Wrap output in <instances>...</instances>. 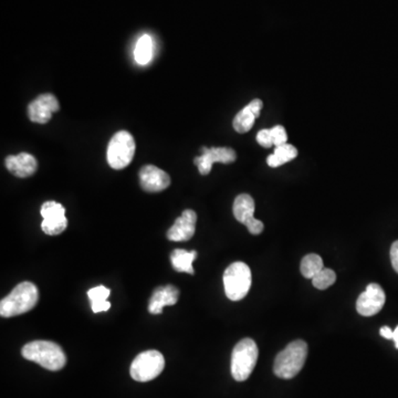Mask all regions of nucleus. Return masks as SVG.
I'll list each match as a JSON object with an SVG mask.
<instances>
[{
	"instance_id": "f257e3e1",
	"label": "nucleus",
	"mask_w": 398,
	"mask_h": 398,
	"mask_svg": "<svg viewBox=\"0 0 398 398\" xmlns=\"http://www.w3.org/2000/svg\"><path fill=\"white\" fill-rule=\"evenodd\" d=\"M23 358L49 370H60L66 364V356L60 345L52 341H33L23 347Z\"/></svg>"
},
{
	"instance_id": "f03ea898",
	"label": "nucleus",
	"mask_w": 398,
	"mask_h": 398,
	"mask_svg": "<svg viewBox=\"0 0 398 398\" xmlns=\"http://www.w3.org/2000/svg\"><path fill=\"white\" fill-rule=\"evenodd\" d=\"M39 291L31 282H21L0 302V315L17 317L32 310L38 303Z\"/></svg>"
},
{
	"instance_id": "7ed1b4c3",
	"label": "nucleus",
	"mask_w": 398,
	"mask_h": 398,
	"mask_svg": "<svg viewBox=\"0 0 398 398\" xmlns=\"http://www.w3.org/2000/svg\"><path fill=\"white\" fill-rule=\"evenodd\" d=\"M308 356V345L302 339H296L287 345L284 351L277 355L273 372L278 378L290 380L298 375L304 366Z\"/></svg>"
},
{
	"instance_id": "20e7f679",
	"label": "nucleus",
	"mask_w": 398,
	"mask_h": 398,
	"mask_svg": "<svg viewBox=\"0 0 398 398\" xmlns=\"http://www.w3.org/2000/svg\"><path fill=\"white\" fill-rule=\"evenodd\" d=\"M258 346L253 339H243L236 344L231 354V375L237 382L248 380L258 361Z\"/></svg>"
},
{
	"instance_id": "39448f33",
	"label": "nucleus",
	"mask_w": 398,
	"mask_h": 398,
	"mask_svg": "<svg viewBox=\"0 0 398 398\" xmlns=\"http://www.w3.org/2000/svg\"><path fill=\"white\" fill-rule=\"evenodd\" d=\"M135 154V140L128 131L115 133L107 145V163L113 169H126Z\"/></svg>"
},
{
	"instance_id": "423d86ee",
	"label": "nucleus",
	"mask_w": 398,
	"mask_h": 398,
	"mask_svg": "<svg viewBox=\"0 0 398 398\" xmlns=\"http://www.w3.org/2000/svg\"><path fill=\"white\" fill-rule=\"evenodd\" d=\"M226 296L231 301H239L247 296L251 287V268L245 263H234L224 273Z\"/></svg>"
},
{
	"instance_id": "0eeeda50",
	"label": "nucleus",
	"mask_w": 398,
	"mask_h": 398,
	"mask_svg": "<svg viewBox=\"0 0 398 398\" xmlns=\"http://www.w3.org/2000/svg\"><path fill=\"white\" fill-rule=\"evenodd\" d=\"M165 358L159 351L150 350L140 353L131 365V376L136 382H150L163 372Z\"/></svg>"
},
{
	"instance_id": "6e6552de",
	"label": "nucleus",
	"mask_w": 398,
	"mask_h": 398,
	"mask_svg": "<svg viewBox=\"0 0 398 398\" xmlns=\"http://www.w3.org/2000/svg\"><path fill=\"white\" fill-rule=\"evenodd\" d=\"M41 216L44 218L41 222V229L49 236L60 235L68 227L66 210L60 203L46 202L41 207Z\"/></svg>"
},
{
	"instance_id": "1a4fd4ad",
	"label": "nucleus",
	"mask_w": 398,
	"mask_h": 398,
	"mask_svg": "<svg viewBox=\"0 0 398 398\" xmlns=\"http://www.w3.org/2000/svg\"><path fill=\"white\" fill-rule=\"evenodd\" d=\"M237 159L236 152L229 147L202 148V155L195 159V165L198 167L199 173L208 175L212 171L215 163L230 164Z\"/></svg>"
},
{
	"instance_id": "9d476101",
	"label": "nucleus",
	"mask_w": 398,
	"mask_h": 398,
	"mask_svg": "<svg viewBox=\"0 0 398 398\" xmlns=\"http://www.w3.org/2000/svg\"><path fill=\"white\" fill-rule=\"evenodd\" d=\"M386 296L382 287L378 284H370L365 291L358 296L356 310L363 317H373L383 309Z\"/></svg>"
},
{
	"instance_id": "9b49d317",
	"label": "nucleus",
	"mask_w": 398,
	"mask_h": 398,
	"mask_svg": "<svg viewBox=\"0 0 398 398\" xmlns=\"http://www.w3.org/2000/svg\"><path fill=\"white\" fill-rule=\"evenodd\" d=\"M59 110V101L54 95L50 93L41 95L29 104V120L39 124H46L52 120V114Z\"/></svg>"
},
{
	"instance_id": "f8f14e48",
	"label": "nucleus",
	"mask_w": 398,
	"mask_h": 398,
	"mask_svg": "<svg viewBox=\"0 0 398 398\" xmlns=\"http://www.w3.org/2000/svg\"><path fill=\"white\" fill-rule=\"evenodd\" d=\"M140 183L145 192L159 193L171 185V177L156 166L146 165L140 171Z\"/></svg>"
},
{
	"instance_id": "ddd939ff",
	"label": "nucleus",
	"mask_w": 398,
	"mask_h": 398,
	"mask_svg": "<svg viewBox=\"0 0 398 398\" xmlns=\"http://www.w3.org/2000/svg\"><path fill=\"white\" fill-rule=\"evenodd\" d=\"M197 215L194 210H186L177 218L176 222L167 231V238L171 241H187L194 237L196 231Z\"/></svg>"
},
{
	"instance_id": "4468645a",
	"label": "nucleus",
	"mask_w": 398,
	"mask_h": 398,
	"mask_svg": "<svg viewBox=\"0 0 398 398\" xmlns=\"http://www.w3.org/2000/svg\"><path fill=\"white\" fill-rule=\"evenodd\" d=\"M5 164L8 171L19 179H27L31 176L36 173L38 169V162L36 157L29 153L7 156Z\"/></svg>"
},
{
	"instance_id": "2eb2a0df",
	"label": "nucleus",
	"mask_w": 398,
	"mask_h": 398,
	"mask_svg": "<svg viewBox=\"0 0 398 398\" xmlns=\"http://www.w3.org/2000/svg\"><path fill=\"white\" fill-rule=\"evenodd\" d=\"M179 291L176 287L166 286L155 289L150 298L148 311L151 314H161L164 308L174 306L179 301Z\"/></svg>"
},
{
	"instance_id": "dca6fc26",
	"label": "nucleus",
	"mask_w": 398,
	"mask_h": 398,
	"mask_svg": "<svg viewBox=\"0 0 398 398\" xmlns=\"http://www.w3.org/2000/svg\"><path fill=\"white\" fill-rule=\"evenodd\" d=\"M255 200L251 195L240 194L236 197L232 212L240 224L246 226L248 222H251L255 218Z\"/></svg>"
},
{
	"instance_id": "f3484780",
	"label": "nucleus",
	"mask_w": 398,
	"mask_h": 398,
	"mask_svg": "<svg viewBox=\"0 0 398 398\" xmlns=\"http://www.w3.org/2000/svg\"><path fill=\"white\" fill-rule=\"evenodd\" d=\"M197 258V251H186L184 249H176L171 255V261L173 268L177 272H185L194 275L193 263Z\"/></svg>"
},
{
	"instance_id": "a211bd4d",
	"label": "nucleus",
	"mask_w": 398,
	"mask_h": 398,
	"mask_svg": "<svg viewBox=\"0 0 398 398\" xmlns=\"http://www.w3.org/2000/svg\"><path fill=\"white\" fill-rule=\"evenodd\" d=\"M296 156H298V150L294 145L288 143L284 144V145L277 146L275 153L268 156L267 164L272 169H276L279 166L294 161Z\"/></svg>"
},
{
	"instance_id": "6ab92c4d",
	"label": "nucleus",
	"mask_w": 398,
	"mask_h": 398,
	"mask_svg": "<svg viewBox=\"0 0 398 398\" xmlns=\"http://www.w3.org/2000/svg\"><path fill=\"white\" fill-rule=\"evenodd\" d=\"M111 290L104 286H97L95 288L90 289L88 292L91 306H92V311L95 313L99 312H107L110 309L111 303L107 301V298L110 296Z\"/></svg>"
},
{
	"instance_id": "aec40b11",
	"label": "nucleus",
	"mask_w": 398,
	"mask_h": 398,
	"mask_svg": "<svg viewBox=\"0 0 398 398\" xmlns=\"http://www.w3.org/2000/svg\"><path fill=\"white\" fill-rule=\"evenodd\" d=\"M135 61L140 66H145L153 58V39L148 35H143L138 39L134 50Z\"/></svg>"
},
{
	"instance_id": "412c9836",
	"label": "nucleus",
	"mask_w": 398,
	"mask_h": 398,
	"mask_svg": "<svg viewBox=\"0 0 398 398\" xmlns=\"http://www.w3.org/2000/svg\"><path fill=\"white\" fill-rule=\"evenodd\" d=\"M255 119H257V115L253 112L251 105L248 104L236 115L232 126H234L236 132L243 134V133L249 132L253 128Z\"/></svg>"
},
{
	"instance_id": "4be33fe9",
	"label": "nucleus",
	"mask_w": 398,
	"mask_h": 398,
	"mask_svg": "<svg viewBox=\"0 0 398 398\" xmlns=\"http://www.w3.org/2000/svg\"><path fill=\"white\" fill-rule=\"evenodd\" d=\"M322 269H325L323 260L319 255H315V253L306 255L302 259L301 265H300V270L304 278L306 279H312L314 276H317Z\"/></svg>"
},
{
	"instance_id": "5701e85b",
	"label": "nucleus",
	"mask_w": 398,
	"mask_h": 398,
	"mask_svg": "<svg viewBox=\"0 0 398 398\" xmlns=\"http://www.w3.org/2000/svg\"><path fill=\"white\" fill-rule=\"evenodd\" d=\"M337 280V275L332 269H322L317 276L312 278V284L319 290H325L334 284Z\"/></svg>"
},
{
	"instance_id": "b1692460",
	"label": "nucleus",
	"mask_w": 398,
	"mask_h": 398,
	"mask_svg": "<svg viewBox=\"0 0 398 398\" xmlns=\"http://www.w3.org/2000/svg\"><path fill=\"white\" fill-rule=\"evenodd\" d=\"M271 134H272L273 145H276V147L287 144L288 136L284 126H276L271 128Z\"/></svg>"
},
{
	"instance_id": "393cba45",
	"label": "nucleus",
	"mask_w": 398,
	"mask_h": 398,
	"mask_svg": "<svg viewBox=\"0 0 398 398\" xmlns=\"http://www.w3.org/2000/svg\"><path fill=\"white\" fill-rule=\"evenodd\" d=\"M257 142L263 147L270 148L271 146H273L271 128H265V130L259 131L258 134H257Z\"/></svg>"
},
{
	"instance_id": "a878e982",
	"label": "nucleus",
	"mask_w": 398,
	"mask_h": 398,
	"mask_svg": "<svg viewBox=\"0 0 398 398\" xmlns=\"http://www.w3.org/2000/svg\"><path fill=\"white\" fill-rule=\"evenodd\" d=\"M246 227L248 228L249 232L253 234V235H260L261 232L263 231V228H265V225H263V222H260L259 219H255L253 218L251 222H248Z\"/></svg>"
},
{
	"instance_id": "bb28decb",
	"label": "nucleus",
	"mask_w": 398,
	"mask_h": 398,
	"mask_svg": "<svg viewBox=\"0 0 398 398\" xmlns=\"http://www.w3.org/2000/svg\"><path fill=\"white\" fill-rule=\"evenodd\" d=\"M391 261L394 270L398 273V240L392 245L391 248Z\"/></svg>"
},
{
	"instance_id": "cd10ccee",
	"label": "nucleus",
	"mask_w": 398,
	"mask_h": 398,
	"mask_svg": "<svg viewBox=\"0 0 398 398\" xmlns=\"http://www.w3.org/2000/svg\"><path fill=\"white\" fill-rule=\"evenodd\" d=\"M249 105H251V109H253V112H255V114L257 115V118H259V116H260L261 110H263V101H261V100L259 99H255L253 100V101H251V103H249Z\"/></svg>"
},
{
	"instance_id": "c85d7f7f",
	"label": "nucleus",
	"mask_w": 398,
	"mask_h": 398,
	"mask_svg": "<svg viewBox=\"0 0 398 398\" xmlns=\"http://www.w3.org/2000/svg\"><path fill=\"white\" fill-rule=\"evenodd\" d=\"M380 333L384 339H393L394 331L391 327H383L380 329Z\"/></svg>"
},
{
	"instance_id": "c756f323",
	"label": "nucleus",
	"mask_w": 398,
	"mask_h": 398,
	"mask_svg": "<svg viewBox=\"0 0 398 398\" xmlns=\"http://www.w3.org/2000/svg\"><path fill=\"white\" fill-rule=\"evenodd\" d=\"M393 341L395 342L396 349H398V325L395 330H394Z\"/></svg>"
}]
</instances>
